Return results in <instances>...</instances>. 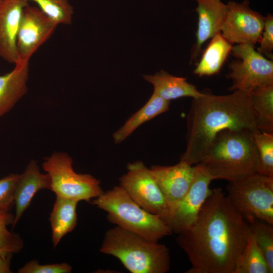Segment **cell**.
I'll use <instances>...</instances> for the list:
<instances>
[{
    "mask_svg": "<svg viewBox=\"0 0 273 273\" xmlns=\"http://www.w3.org/2000/svg\"><path fill=\"white\" fill-rule=\"evenodd\" d=\"M251 227L221 188L211 189L194 223L176 242L191 267L187 273H234Z\"/></svg>",
    "mask_w": 273,
    "mask_h": 273,
    "instance_id": "6da1fadb",
    "label": "cell"
},
{
    "mask_svg": "<svg viewBox=\"0 0 273 273\" xmlns=\"http://www.w3.org/2000/svg\"><path fill=\"white\" fill-rule=\"evenodd\" d=\"M186 149L180 160L194 165L204 158L216 135L224 129L256 127L250 94L235 90L226 95L204 93L193 99L187 122Z\"/></svg>",
    "mask_w": 273,
    "mask_h": 273,
    "instance_id": "7a4b0ae2",
    "label": "cell"
},
{
    "mask_svg": "<svg viewBox=\"0 0 273 273\" xmlns=\"http://www.w3.org/2000/svg\"><path fill=\"white\" fill-rule=\"evenodd\" d=\"M254 132L248 129L222 130L198 164L212 180L231 181L256 172L258 152Z\"/></svg>",
    "mask_w": 273,
    "mask_h": 273,
    "instance_id": "3957f363",
    "label": "cell"
},
{
    "mask_svg": "<svg viewBox=\"0 0 273 273\" xmlns=\"http://www.w3.org/2000/svg\"><path fill=\"white\" fill-rule=\"evenodd\" d=\"M100 252L118 258L132 273H166L170 267L168 248L117 226L108 230Z\"/></svg>",
    "mask_w": 273,
    "mask_h": 273,
    "instance_id": "277c9868",
    "label": "cell"
},
{
    "mask_svg": "<svg viewBox=\"0 0 273 273\" xmlns=\"http://www.w3.org/2000/svg\"><path fill=\"white\" fill-rule=\"evenodd\" d=\"M92 204L107 212L110 222L146 239L158 242L172 233L163 219L142 208L120 186L103 192Z\"/></svg>",
    "mask_w": 273,
    "mask_h": 273,
    "instance_id": "5b68a950",
    "label": "cell"
},
{
    "mask_svg": "<svg viewBox=\"0 0 273 273\" xmlns=\"http://www.w3.org/2000/svg\"><path fill=\"white\" fill-rule=\"evenodd\" d=\"M229 200L244 218L253 216L273 225V177L254 172L229 181Z\"/></svg>",
    "mask_w": 273,
    "mask_h": 273,
    "instance_id": "8992f818",
    "label": "cell"
},
{
    "mask_svg": "<svg viewBox=\"0 0 273 273\" xmlns=\"http://www.w3.org/2000/svg\"><path fill=\"white\" fill-rule=\"evenodd\" d=\"M72 159L66 153H54L42 163L51 180V190L57 197L89 202L103 191L100 182L88 174L75 172Z\"/></svg>",
    "mask_w": 273,
    "mask_h": 273,
    "instance_id": "52a82bcc",
    "label": "cell"
},
{
    "mask_svg": "<svg viewBox=\"0 0 273 273\" xmlns=\"http://www.w3.org/2000/svg\"><path fill=\"white\" fill-rule=\"evenodd\" d=\"M231 52L237 60L232 61L227 75L232 85L230 90L250 93L255 88L273 83V62L255 50L254 45L238 44Z\"/></svg>",
    "mask_w": 273,
    "mask_h": 273,
    "instance_id": "ba28073f",
    "label": "cell"
},
{
    "mask_svg": "<svg viewBox=\"0 0 273 273\" xmlns=\"http://www.w3.org/2000/svg\"><path fill=\"white\" fill-rule=\"evenodd\" d=\"M127 169L119 178V186L142 208L166 222L170 216L169 208L149 168L142 161H136L128 163Z\"/></svg>",
    "mask_w": 273,
    "mask_h": 273,
    "instance_id": "9c48e42d",
    "label": "cell"
},
{
    "mask_svg": "<svg viewBox=\"0 0 273 273\" xmlns=\"http://www.w3.org/2000/svg\"><path fill=\"white\" fill-rule=\"evenodd\" d=\"M222 25L221 35L232 44L259 42L264 27L265 17L252 10L249 2L239 3L229 1Z\"/></svg>",
    "mask_w": 273,
    "mask_h": 273,
    "instance_id": "30bf717a",
    "label": "cell"
},
{
    "mask_svg": "<svg viewBox=\"0 0 273 273\" xmlns=\"http://www.w3.org/2000/svg\"><path fill=\"white\" fill-rule=\"evenodd\" d=\"M58 25L38 7H25L17 34L15 64L29 63L31 56L49 38Z\"/></svg>",
    "mask_w": 273,
    "mask_h": 273,
    "instance_id": "8fae6325",
    "label": "cell"
},
{
    "mask_svg": "<svg viewBox=\"0 0 273 273\" xmlns=\"http://www.w3.org/2000/svg\"><path fill=\"white\" fill-rule=\"evenodd\" d=\"M192 183L188 192L166 221L172 232L179 234L190 228L196 220L211 189V177L198 164Z\"/></svg>",
    "mask_w": 273,
    "mask_h": 273,
    "instance_id": "7c38bea8",
    "label": "cell"
},
{
    "mask_svg": "<svg viewBox=\"0 0 273 273\" xmlns=\"http://www.w3.org/2000/svg\"><path fill=\"white\" fill-rule=\"evenodd\" d=\"M149 169L165 197L170 216L189 189L197 171V165L180 160L174 165H153Z\"/></svg>",
    "mask_w": 273,
    "mask_h": 273,
    "instance_id": "4fadbf2b",
    "label": "cell"
},
{
    "mask_svg": "<svg viewBox=\"0 0 273 273\" xmlns=\"http://www.w3.org/2000/svg\"><path fill=\"white\" fill-rule=\"evenodd\" d=\"M28 5L23 0L0 2V57L11 64L17 62V34L23 11Z\"/></svg>",
    "mask_w": 273,
    "mask_h": 273,
    "instance_id": "5bb4252c",
    "label": "cell"
},
{
    "mask_svg": "<svg viewBox=\"0 0 273 273\" xmlns=\"http://www.w3.org/2000/svg\"><path fill=\"white\" fill-rule=\"evenodd\" d=\"M197 7L198 25L196 33V41L193 47L192 59L199 55L204 43L220 32L227 6L221 0H196Z\"/></svg>",
    "mask_w": 273,
    "mask_h": 273,
    "instance_id": "9a60e30c",
    "label": "cell"
},
{
    "mask_svg": "<svg viewBox=\"0 0 273 273\" xmlns=\"http://www.w3.org/2000/svg\"><path fill=\"white\" fill-rule=\"evenodd\" d=\"M51 190V180L47 173L40 172L35 161H31L23 173L19 175L14 193L16 207L13 228L17 223L31 200L39 191Z\"/></svg>",
    "mask_w": 273,
    "mask_h": 273,
    "instance_id": "2e32d148",
    "label": "cell"
},
{
    "mask_svg": "<svg viewBox=\"0 0 273 273\" xmlns=\"http://www.w3.org/2000/svg\"><path fill=\"white\" fill-rule=\"evenodd\" d=\"M143 77L153 84L155 93L168 101L183 97L196 99L204 95L186 78L172 75L163 70L154 75H144Z\"/></svg>",
    "mask_w": 273,
    "mask_h": 273,
    "instance_id": "e0dca14e",
    "label": "cell"
},
{
    "mask_svg": "<svg viewBox=\"0 0 273 273\" xmlns=\"http://www.w3.org/2000/svg\"><path fill=\"white\" fill-rule=\"evenodd\" d=\"M28 74L29 63L16 64L11 72L0 75V117L27 93Z\"/></svg>",
    "mask_w": 273,
    "mask_h": 273,
    "instance_id": "ac0fdd59",
    "label": "cell"
},
{
    "mask_svg": "<svg viewBox=\"0 0 273 273\" xmlns=\"http://www.w3.org/2000/svg\"><path fill=\"white\" fill-rule=\"evenodd\" d=\"M211 39L193 71L200 77L218 74L232 50V44L220 32Z\"/></svg>",
    "mask_w": 273,
    "mask_h": 273,
    "instance_id": "d6986e66",
    "label": "cell"
},
{
    "mask_svg": "<svg viewBox=\"0 0 273 273\" xmlns=\"http://www.w3.org/2000/svg\"><path fill=\"white\" fill-rule=\"evenodd\" d=\"M170 103L153 92L145 105L113 134L114 143H121L142 124L168 111Z\"/></svg>",
    "mask_w": 273,
    "mask_h": 273,
    "instance_id": "ffe728a7",
    "label": "cell"
},
{
    "mask_svg": "<svg viewBox=\"0 0 273 273\" xmlns=\"http://www.w3.org/2000/svg\"><path fill=\"white\" fill-rule=\"evenodd\" d=\"M78 201L57 197L50 214L52 240L56 247L61 240L71 232L77 224Z\"/></svg>",
    "mask_w": 273,
    "mask_h": 273,
    "instance_id": "44dd1931",
    "label": "cell"
},
{
    "mask_svg": "<svg viewBox=\"0 0 273 273\" xmlns=\"http://www.w3.org/2000/svg\"><path fill=\"white\" fill-rule=\"evenodd\" d=\"M249 94L256 128L273 133V83L257 87Z\"/></svg>",
    "mask_w": 273,
    "mask_h": 273,
    "instance_id": "7402d4cb",
    "label": "cell"
},
{
    "mask_svg": "<svg viewBox=\"0 0 273 273\" xmlns=\"http://www.w3.org/2000/svg\"><path fill=\"white\" fill-rule=\"evenodd\" d=\"M234 273H271L252 231L238 258Z\"/></svg>",
    "mask_w": 273,
    "mask_h": 273,
    "instance_id": "603a6c76",
    "label": "cell"
},
{
    "mask_svg": "<svg viewBox=\"0 0 273 273\" xmlns=\"http://www.w3.org/2000/svg\"><path fill=\"white\" fill-rule=\"evenodd\" d=\"M245 218L249 223L256 242L266 260L271 273H272L273 225L251 216Z\"/></svg>",
    "mask_w": 273,
    "mask_h": 273,
    "instance_id": "cb8c5ba5",
    "label": "cell"
},
{
    "mask_svg": "<svg viewBox=\"0 0 273 273\" xmlns=\"http://www.w3.org/2000/svg\"><path fill=\"white\" fill-rule=\"evenodd\" d=\"M253 138L258 152L256 172L273 177V133L258 130Z\"/></svg>",
    "mask_w": 273,
    "mask_h": 273,
    "instance_id": "d4e9b609",
    "label": "cell"
},
{
    "mask_svg": "<svg viewBox=\"0 0 273 273\" xmlns=\"http://www.w3.org/2000/svg\"><path fill=\"white\" fill-rule=\"evenodd\" d=\"M14 220V215L12 213L0 210V256L3 257L18 253L23 247L21 237L8 229V225L13 224Z\"/></svg>",
    "mask_w": 273,
    "mask_h": 273,
    "instance_id": "484cf974",
    "label": "cell"
},
{
    "mask_svg": "<svg viewBox=\"0 0 273 273\" xmlns=\"http://www.w3.org/2000/svg\"><path fill=\"white\" fill-rule=\"evenodd\" d=\"M35 3L40 11L58 24L72 22L73 8L68 0H23Z\"/></svg>",
    "mask_w": 273,
    "mask_h": 273,
    "instance_id": "4316f807",
    "label": "cell"
},
{
    "mask_svg": "<svg viewBox=\"0 0 273 273\" xmlns=\"http://www.w3.org/2000/svg\"><path fill=\"white\" fill-rule=\"evenodd\" d=\"M19 175L12 173L0 179V210L9 211L14 203V193Z\"/></svg>",
    "mask_w": 273,
    "mask_h": 273,
    "instance_id": "83f0119b",
    "label": "cell"
},
{
    "mask_svg": "<svg viewBox=\"0 0 273 273\" xmlns=\"http://www.w3.org/2000/svg\"><path fill=\"white\" fill-rule=\"evenodd\" d=\"M72 267L68 263L40 264L36 260L26 263L18 270L19 273H70Z\"/></svg>",
    "mask_w": 273,
    "mask_h": 273,
    "instance_id": "f1b7e54d",
    "label": "cell"
},
{
    "mask_svg": "<svg viewBox=\"0 0 273 273\" xmlns=\"http://www.w3.org/2000/svg\"><path fill=\"white\" fill-rule=\"evenodd\" d=\"M265 17L264 27L259 42L260 46L257 51L262 55L272 60L273 16L268 14Z\"/></svg>",
    "mask_w": 273,
    "mask_h": 273,
    "instance_id": "f546056e",
    "label": "cell"
},
{
    "mask_svg": "<svg viewBox=\"0 0 273 273\" xmlns=\"http://www.w3.org/2000/svg\"><path fill=\"white\" fill-rule=\"evenodd\" d=\"M12 255L6 257L0 256V273L12 272L10 269V260Z\"/></svg>",
    "mask_w": 273,
    "mask_h": 273,
    "instance_id": "4dcf8cb0",
    "label": "cell"
},
{
    "mask_svg": "<svg viewBox=\"0 0 273 273\" xmlns=\"http://www.w3.org/2000/svg\"><path fill=\"white\" fill-rule=\"evenodd\" d=\"M2 0H0V2H1Z\"/></svg>",
    "mask_w": 273,
    "mask_h": 273,
    "instance_id": "1f68e13d",
    "label": "cell"
}]
</instances>
